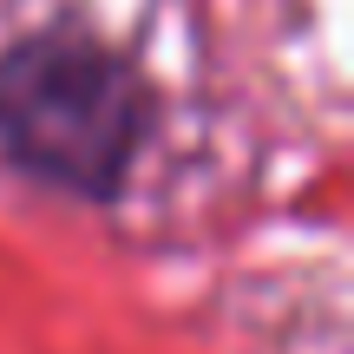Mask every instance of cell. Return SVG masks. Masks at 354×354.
<instances>
[{"mask_svg": "<svg viewBox=\"0 0 354 354\" xmlns=\"http://www.w3.org/2000/svg\"><path fill=\"white\" fill-rule=\"evenodd\" d=\"M151 138V86L86 26H39L0 53V158L86 203H112Z\"/></svg>", "mask_w": 354, "mask_h": 354, "instance_id": "1", "label": "cell"}]
</instances>
